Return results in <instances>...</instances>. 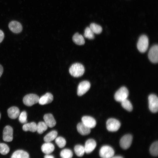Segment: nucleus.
<instances>
[{"label":"nucleus","mask_w":158,"mask_h":158,"mask_svg":"<svg viewBox=\"0 0 158 158\" xmlns=\"http://www.w3.org/2000/svg\"><path fill=\"white\" fill-rule=\"evenodd\" d=\"M53 100V95L51 93L48 92L39 98L38 103L43 105L51 103Z\"/></svg>","instance_id":"nucleus-15"},{"label":"nucleus","mask_w":158,"mask_h":158,"mask_svg":"<svg viewBox=\"0 0 158 158\" xmlns=\"http://www.w3.org/2000/svg\"><path fill=\"white\" fill-rule=\"evenodd\" d=\"M43 118L44 122L48 127L52 128L55 126L56 123V121L51 114H45Z\"/></svg>","instance_id":"nucleus-16"},{"label":"nucleus","mask_w":158,"mask_h":158,"mask_svg":"<svg viewBox=\"0 0 158 158\" xmlns=\"http://www.w3.org/2000/svg\"><path fill=\"white\" fill-rule=\"evenodd\" d=\"M11 158H30L28 153L22 150L15 151L12 154Z\"/></svg>","instance_id":"nucleus-20"},{"label":"nucleus","mask_w":158,"mask_h":158,"mask_svg":"<svg viewBox=\"0 0 158 158\" xmlns=\"http://www.w3.org/2000/svg\"><path fill=\"white\" fill-rule=\"evenodd\" d=\"M0 118H1V114L0 113Z\"/></svg>","instance_id":"nucleus-38"},{"label":"nucleus","mask_w":158,"mask_h":158,"mask_svg":"<svg viewBox=\"0 0 158 158\" xmlns=\"http://www.w3.org/2000/svg\"><path fill=\"white\" fill-rule=\"evenodd\" d=\"M121 106L125 109L130 111L133 110V106L130 102L127 99L121 102Z\"/></svg>","instance_id":"nucleus-29"},{"label":"nucleus","mask_w":158,"mask_h":158,"mask_svg":"<svg viewBox=\"0 0 158 158\" xmlns=\"http://www.w3.org/2000/svg\"><path fill=\"white\" fill-rule=\"evenodd\" d=\"M148 57L152 63H156L158 61V46L157 45L153 46L150 49Z\"/></svg>","instance_id":"nucleus-9"},{"label":"nucleus","mask_w":158,"mask_h":158,"mask_svg":"<svg viewBox=\"0 0 158 158\" xmlns=\"http://www.w3.org/2000/svg\"><path fill=\"white\" fill-rule=\"evenodd\" d=\"M55 149L54 145L50 142H46L41 147L42 151L46 154H50Z\"/></svg>","instance_id":"nucleus-17"},{"label":"nucleus","mask_w":158,"mask_h":158,"mask_svg":"<svg viewBox=\"0 0 158 158\" xmlns=\"http://www.w3.org/2000/svg\"><path fill=\"white\" fill-rule=\"evenodd\" d=\"M85 71L84 66L81 64L75 63L71 65L69 69L70 74L73 77H78L82 76Z\"/></svg>","instance_id":"nucleus-1"},{"label":"nucleus","mask_w":158,"mask_h":158,"mask_svg":"<svg viewBox=\"0 0 158 158\" xmlns=\"http://www.w3.org/2000/svg\"><path fill=\"white\" fill-rule=\"evenodd\" d=\"M81 120L82 123L90 128L95 127L96 124L95 119L90 116H84L82 117Z\"/></svg>","instance_id":"nucleus-12"},{"label":"nucleus","mask_w":158,"mask_h":158,"mask_svg":"<svg viewBox=\"0 0 158 158\" xmlns=\"http://www.w3.org/2000/svg\"><path fill=\"white\" fill-rule=\"evenodd\" d=\"M44 158H54V157L49 154H46L44 156Z\"/></svg>","instance_id":"nucleus-35"},{"label":"nucleus","mask_w":158,"mask_h":158,"mask_svg":"<svg viewBox=\"0 0 158 158\" xmlns=\"http://www.w3.org/2000/svg\"><path fill=\"white\" fill-rule=\"evenodd\" d=\"M39 97L35 94H30L26 95L23 97V102L28 106H31L38 102Z\"/></svg>","instance_id":"nucleus-7"},{"label":"nucleus","mask_w":158,"mask_h":158,"mask_svg":"<svg viewBox=\"0 0 158 158\" xmlns=\"http://www.w3.org/2000/svg\"><path fill=\"white\" fill-rule=\"evenodd\" d=\"M3 71V68L2 66L0 64V77L2 74Z\"/></svg>","instance_id":"nucleus-36"},{"label":"nucleus","mask_w":158,"mask_h":158,"mask_svg":"<svg viewBox=\"0 0 158 158\" xmlns=\"http://www.w3.org/2000/svg\"><path fill=\"white\" fill-rule=\"evenodd\" d=\"M94 33L89 27H87L84 31V36L89 39H93L94 38Z\"/></svg>","instance_id":"nucleus-30"},{"label":"nucleus","mask_w":158,"mask_h":158,"mask_svg":"<svg viewBox=\"0 0 158 158\" xmlns=\"http://www.w3.org/2000/svg\"><path fill=\"white\" fill-rule=\"evenodd\" d=\"M150 152L152 156H157L158 154V142L156 141L153 142L151 145Z\"/></svg>","instance_id":"nucleus-26"},{"label":"nucleus","mask_w":158,"mask_h":158,"mask_svg":"<svg viewBox=\"0 0 158 158\" xmlns=\"http://www.w3.org/2000/svg\"><path fill=\"white\" fill-rule=\"evenodd\" d=\"M90 87V82L86 80L81 82L79 84L77 88V95L81 96L85 93Z\"/></svg>","instance_id":"nucleus-10"},{"label":"nucleus","mask_w":158,"mask_h":158,"mask_svg":"<svg viewBox=\"0 0 158 158\" xmlns=\"http://www.w3.org/2000/svg\"><path fill=\"white\" fill-rule=\"evenodd\" d=\"M96 142L95 140L92 139L87 140L85 142L84 147L85 152L87 154L91 152L96 146Z\"/></svg>","instance_id":"nucleus-13"},{"label":"nucleus","mask_w":158,"mask_h":158,"mask_svg":"<svg viewBox=\"0 0 158 158\" xmlns=\"http://www.w3.org/2000/svg\"><path fill=\"white\" fill-rule=\"evenodd\" d=\"M149 108L153 113H156L158 110V98L155 95L152 94L148 97Z\"/></svg>","instance_id":"nucleus-5"},{"label":"nucleus","mask_w":158,"mask_h":158,"mask_svg":"<svg viewBox=\"0 0 158 158\" xmlns=\"http://www.w3.org/2000/svg\"><path fill=\"white\" fill-rule=\"evenodd\" d=\"M9 29L12 32L15 33H19L21 32L22 30V26L21 24L18 22L12 21L8 25Z\"/></svg>","instance_id":"nucleus-14"},{"label":"nucleus","mask_w":158,"mask_h":158,"mask_svg":"<svg viewBox=\"0 0 158 158\" xmlns=\"http://www.w3.org/2000/svg\"><path fill=\"white\" fill-rule=\"evenodd\" d=\"M77 128L78 132L82 135H87L90 133V128L86 126L82 122L77 124Z\"/></svg>","instance_id":"nucleus-18"},{"label":"nucleus","mask_w":158,"mask_h":158,"mask_svg":"<svg viewBox=\"0 0 158 158\" xmlns=\"http://www.w3.org/2000/svg\"><path fill=\"white\" fill-rule=\"evenodd\" d=\"M23 130L27 131H29L34 132L36 131L37 124L34 122H32L24 124L23 126Z\"/></svg>","instance_id":"nucleus-21"},{"label":"nucleus","mask_w":158,"mask_h":158,"mask_svg":"<svg viewBox=\"0 0 158 158\" xmlns=\"http://www.w3.org/2000/svg\"><path fill=\"white\" fill-rule=\"evenodd\" d=\"M48 128V126L44 122L40 121L37 124L36 131L40 134L42 133L46 130Z\"/></svg>","instance_id":"nucleus-24"},{"label":"nucleus","mask_w":158,"mask_h":158,"mask_svg":"<svg viewBox=\"0 0 158 158\" xmlns=\"http://www.w3.org/2000/svg\"><path fill=\"white\" fill-rule=\"evenodd\" d=\"M57 132L55 130L51 131L47 133L44 137V140L45 142H50L57 137Z\"/></svg>","instance_id":"nucleus-23"},{"label":"nucleus","mask_w":158,"mask_h":158,"mask_svg":"<svg viewBox=\"0 0 158 158\" xmlns=\"http://www.w3.org/2000/svg\"><path fill=\"white\" fill-rule=\"evenodd\" d=\"M121 126L119 121L114 118L109 119L106 122V127L107 130L111 132L117 131Z\"/></svg>","instance_id":"nucleus-6"},{"label":"nucleus","mask_w":158,"mask_h":158,"mask_svg":"<svg viewBox=\"0 0 158 158\" xmlns=\"http://www.w3.org/2000/svg\"><path fill=\"white\" fill-rule=\"evenodd\" d=\"M13 129L9 126H6L3 130V139L4 141L9 142L13 139Z\"/></svg>","instance_id":"nucleus-11"},{"label":"nucleus","mask_w":158,"mask_h":158,"mask_svg":"<svg viewBox=\"0 0 158 158\" xmlns=\"http://www.w3.org/2000/svg\"><path fill=\"white\" fill-rule=\"evenodd\" d=\"M149 45V40L145 35H142L139 37L137 44L138 50L141 53L145 52L147 50Z\"/></svg>","instance_id":"nucleus-2"},{"label":"nucleus","mask_w":158,"mask_h":158,"mask_svg":"<svg viewBox=\"0 0 158 158\" xmlns=\"http://www.w3.org/2000/svg\"><path fill=\"white\" fill-rule=\"evenodd\" d=\"M7 112L8 116L11 119L16 118L20 114L19 110L16 107H10L8 110Z\"/></svg>","instance_id":"nucleus-19"},{"label":"nucleus","mask_w":158,"mask_h":158,"mask_svg":"<svg viewBox=\"0 0 158 158\" xmlns=\"http://www.w3.org/2000/svg\"><path fill=\"white\" fill-rule=\"evenodd\" d=\"M74 150L76 154L79 157L83 156L85 152L84 147L80 145H76L74 147Z\"/></svg>","instance_id":"nucleus-25"},{"label":"nucleus","mask_w":158,"mask_h":158,"mask_svg":"<svg viewBox=\"0 0 158 158\" xmlns=\"http://www.w3.org/2000/svg\"><path fill=\"white\" fill-rule=\"evenodd\" d=\"M114 151L113 148L108 145H104L100 148L99 154L102 158H111L114 156Z\"/></svg>","instance_id":"nucleus-4"},{"label":"nucleus","mask_w":158,"mask_h":158,"mask_svg":"<svg viewBox=\"0 0 158 158\" xmlns=\"http://www.w3.org/2000/svg\"><path fill=\"white\" fill-rule=\"evenodd\" d=\"M72 39L73 42L77 45H83L85 44L83 37L78 33H75L73 36Z\"/></svg>","instance_id":"nucleus-22"},{"label":"nucleus","mask_w":158,"mask_h":158,"mask_svg":"<svg viewBox=\"0 0 158 158\" xmlns=\"http://www.w3.org/2000/svg\"><path fill=\"white\" fill-rule=\"evenodd\" d=\"M4 37V34L3 32L0 30V43L3 41Z\"/></svg>","instance_id":"nucleus-34"},{"label":"nucleus","mask_w":158,"mask_h":158,"mask_svg":"<svg viewBox=\"0 0 158 158\" xmlns=\"http://www.w3.org/2000/svg\"><path fill=\"white\" fill-rule=\"evenodd\" d=\"M10 149L8 146L6 144L0 143V153L3 155L8 154L9 151Z\"/></svg>","instance_id":"nucleus-32"},{"label":"nucleus","mask_w":158,"mask_h":158,"mask_svg":"<svg viewBox=\"0 0 158 158\" xmlns=\"http://www.w3.org/2000/svg\"><path fill=\"white\" fill-rule=\"evenodd\" d=\"M60 156L61 158H72L73 153L72 151L70 149H65L61 151Z\"/></svg>","instance_id":"nucleus-27"},{"label":"nucleus","mask_w":158,"mask_h":158,"mask_svg":"<svg viewBox=\"0 0 158 158\" xmlns=\"http://www.w3.org/2000/svg\"><path fill=\"white\" fill-rule=\"evenodd\" d=\"M55 141L57 145L60 148L64 147L66 144L65 139L61 136L56 137L55 138Z\"/></svg>","instance_id":"nucleus-31"},{"label":"nucleus","mask_w":158,"mask_h":158,"mask_svg":"<svg viewBox=\"0 0 158 158\" xmlns=\"http://www.w3.org/2000/svg\"><path fill=\"white\" fill-rule=\"evenodd\" d=\"M89 27L94 33L99 34L102 31V29L101 26L95 23H91Z\"/></svg>","instance_id":"nucleus-28"},{"label":"nucleus","mask_w":158,"mask_h":158,"mask_svg":"<svg viewBox=\"0 0 158 158\" xmlns=\"http://www.w3.org/2000/svg\"><path fill=\"white\" fill-rule=\"evenodd\" d=\"M133 140L132 135L130 134L126 135L123 136L120 139V145L123 149L126 150L130 146Z\"/></svg>","instance_id":"nucleus-8"},{"label":"nucleus","mask_w":158,"mask_h":158,"mask_svg":"<svg viewBox=\"0 0 158 158\" xmlns=\"http://www.w3.org/2000/svg\"><path fill=\"white\" fill-rule=\"evenodd\" d=\"M128 94L127 89L126 87H122L115 93L114 98L116 101L121 102L127 98Z\"/></svg>","instance_id":"nucleus-3"},{"label":"nucleus","mask_w":158,"mask_h":158,"mask_svg":"<svg viewBox=\"0 0 158 158\" xmlns=\"http://www.w3.org/2000/svg\"><path fill=\"white\" fill-rule=\"evenodd\" d=\"M19 120L21 123H25L27 121V114L25 111L21 112L19 115Z\"/></svg>","instance_id":"nucleus-33"},{"label":"nucleus","mask_w":158,"mask_h":158,"mask_svg":"<svg viewBox=\"0 0 158 158\" xmlns=\"http://www.w3.org/2000/svg\"><path fill=\"white\" fill-rule=\"evenodd\" d=\"M111 158H123L122 156H113Z\"/></svg>","instance_id":"nucleus-37"}]
</instances>
